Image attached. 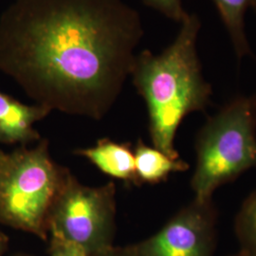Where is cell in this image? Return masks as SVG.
Here are the masks:
<instances>
[{
  "instance_id": "cell-1",
  "label": "cell",
  "mask_w": 256,
  "mask_h": 256,
  "mask_svg": "<svg viewBox=\"0 0 256 256\" xmlns=\"http://www.w3.org/2000/svg\"><path fill=\"white\" fill-rule=\"evenodd\" d=\"M144 36L122 0H14L0 16V72L52 110L100 120Z\"/></svg>"
},
{
  "instance_id": "cell-2",
  "label": "cell",
  "mask_w": 256,
  "mask_h": 256,
  "mask_svg": "<svg viewBox=\"0 0 256 256\" xmlns=\"http://www.w3.org/2000/svg\"><path fill=\"white\" fill-rule=\"evenodd\" d=\"M173 43L160 54L144 50L136 54L130 76L146 104L153 146L178 158L176 131L185 117L210 106L212 86L202 74L196 50L202 27L194 14L180 23Z\"/></svg>"
},
{
  "instance_id": "cell-3",
  "label": "cell",
  "mask_w": 256,
  "mask_h": 256,
  "mask_svg": "<svg viewBox=\"0 0 256 256\" xmlns=\"http://www.w3.org/2000/svg\"><path fill=\"white\" fill-rule=\"evenodd\" d=\"M194 200H210L220 186L256 168V95L238 96L210 117L196 138Z\"/></svg>"
},
{
  "instance_id": "cell-4",
  "label": "cell",
  "mask_w": 256,
  "mask_h": 256,
  "mask_svg": "<svg viewBox=\"0 0 256 256\" xmlns=\"http://www.w3.org/2000/svg\"><path fill=\"white\" fill-rule=\"evenodd\" d=\"M68 171L56 164L45 140L0 160V223L46 241L48 220Z\"/></svg>"
},
{
  "instance_id": "cell-5",
  "label": "cell",
  "mask_w": 256,
  "mask_h": 256,
  "mask_svg": "<svg viewBox=\"0 0 256 256\" xmlns=\"http://www.w3.org/2000/svg\"><path fill=\"white\" fill-rule=\"evenodd\" d=\"M115 216L113 182L88 187L68 172L50 214L48 236L64 238L90 256L113 246Z\"/></svg>"
},
{
  "instance_id": "cell-6",
  "label": "cell",
  "mask_w": 256,
  "mask_h": 256,
  "mask_svg": "<svg viewBox=\"0 0 256 256\" xmlns=\"http://www.w3.org/2000/svg\"><path fill=\"white\" fill-rule=\"evenodd\" d=\"M216 224L212 200H194L154 236L133 247L138 256H214Z\"/></svg>"
},
{
  "instance_id": "cell-7",
  "label": "cell",
  "mask_w": 256,
  "mask_h": 256,
  "mask_svg": "<svg viewBox=\"0 0 256 256\" xmlns=\"http://www.w3.org/2000/svg\"><path fill=\"white\" fill-rule=\"evenodd\" d=\"M52 110L44 106H28L0 90V144L25 146L40 140L34 124Z\"/></svg>"
},
{
  "instance_id": "cell-8",
  "label": "cell",
  "mask_w": 256,
  "mask_h": 256,
  "mask_svg": "<svg viewBox=\"0 0 256 256\" xmlns=\"http://www.w3.org/2000/svg\"><path fill=\"white\" fill-rule=\"evenodd\" d=\"M100 171L112 178L137 185L134 150L129 144L102 138L95 146L77 151Z\"/></svg>"
},
{
  "instance_id": "cell-9",
  "label": "cell",
  "mask_w": 256,
  "mask_h": 256,
  "mask_svg": "<svg viewBox=\"0 0 256 256\" xmlns=\"http://www.w3.org/2000/svg\"><path fill=\"white\" fill-rule=\"evenodd\" d=\"M137 185L158 184L167 180L173 173L184 172L189 164L180 158H174L138 140L134 149Z\"/></svg>"
},
{
  "instance_id": "cell-10",
  "label": "cell",
  "mask_w": 256,
  "mask_h": 256,
  "mask_svg": "<svg viewBox=\"0 0 256 256\" xmlns=\"http://www.w3.org/2000/svg\"><path fill=\"white\" fill-rule=\"evenodd\" d=\"M220 12L225 28L229 34L234 52L238 58L252 54L248 42L244 16L248 7H252L256 0H212Z\"/></svg>"
},
{
  "instance_id": "cell-11",
  "label": "cell",
  "mask_w": 256,
  "mask_h": 256,
  "mask_svg": "<svg viewBox=\"0 0 256 256\" xmlns=\"http://www.w3.org/2000/svg\"><path fill=\"white\" fill-rule=\"evenodd\" d=\"M240 254L256 256V190L243 202L234 221Z\"/></svg>"
},
{
  "instance_id": "cell-12",
  "label": "cell",
  "mask_w": 256,
  "mask_h": 256,
  "mask_svg": "<svg viewBox=\"0 0 256 256\" xmlns=\"http://www.w3.org/2000/svg\"><path fill=\"white\" fill-rule=\"evenodd\" d=\"M142 2L178 23H182L189 14L183 9L182 0H142Z\"/></svg>"
},
{
  "instance_id": "cell-13",
  "label": "cell",
  "mask_w": 256,
  "mask_h": 256,
  "mask_svg": "<svg viewBox=\"0 0 256 256\" xmlns=\"http://www.w3.org/2000/svg\"><path fill=\"white\" fill-rule=\"evenodd\" d=\"M50 256H88L82 247L64 238L50 234Z\"/></svg>"
},
{
  "instance_id": "cell-14",
  "label": "cell",
  "mask_w": 256,
  "mask_h": 256,
  "mask_svg": "<svg viewBox=\"0 0 256 256\" xmlns=\"http://www.w3.org/2000/svg\"><path fill=\"white\" fill-rule=\"evenodd\" d=\"M88 256H138L133 245L128 247L117 248L112 246L106 250H104L97 254Z\"/></svg>"
},
{
  "instance_id": "cell-15",
  "label": "cell",
  "mask_w": 256,
  "mask_h": 256,
  "mask_svg": "<svg viewBox=\"0 0 256 256\" xmlns=\"http://www.w3.org/2000/svg\"><path fill=\"white\" fill-rule=\"evenodd\" d=\"M8 248V238L0 230V256H4Z\"/></svg>"
},
{
  "instance_id": "cell-16",
  "label": "cell",
  "mask_w": 256,
  "mask_h": 256,
  "mask_svg": "<svg viewBox=\"0 0 256 256\" xmlns=\"http://www.w3.org/2000/svg\"><path fill=\"white\" fill-rule=\"evenodd\" d=\"M14 256H28V254H16Z\"/></svg>"
},
{
  "instance_id": "cell-17",
  "label": "cell",
  "mask_w": 256,
  "mask_h": 256,
  "mask_svg": "<svg viewBox=\"0 0 256 256\" xmlns=\"http://www.w3.org/2000/svg\"><path fill=\"white\" fill-rule=\"evenodd\" d=\"M252 8H254V10H256V2H254V5H252Z\"/></svg>"
},
{
  "instance_id": "cell-18",
  "label": "cell",
  "mask_w": 256,
  "mask_h": 256,
  "mask_svg": "<svg viewBox=\"0 0 256 256\" xmlns=\"http://www.w3.org/2000/svg\"><path fill=\"white\" fill-rule=\"evenodd\" d=\"M242 256L240 252H238V254H234V256Z\"/></svg>"
},
{
  "instance_id": "cell-19",
  "label": "cell",
  "mask_w": 256,
  "mask_h": 256,
  "mask_svg": "<svg viewBox=\"0 0 256 256\" xmlns=\"http://www.w3.org/2000/svg\"><path fill=\"white\" fill-rule=\"evenodd\" d=\"M2 154H3V151L0 150V160H1V156H2Z\"/></svg>"
}]
</instances>
